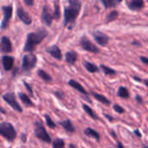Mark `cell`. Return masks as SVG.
<instances>
[{
    "instance_id": "cell-16",
    "label": "cell",
    "mask_w": 148,
    "mask_h": 148,
    "mask_svg": "<svg viewBox=\"0 0 148 148\" xmlns=\"http://www.w3.org/2000/svg\"><path fill=\"white\" fill-rule=\"evenodd\" d=\"M69 85L70 87H72L73 88L76 89L78 92H80V93H82V94H83V95H88V92L85 90V88H84L78 82H76V81H75V80H70V81L69 82Z\"/></svg>"
},
{
    "instance_id": "cell-6",
    "label": "cell",
    "mask_w": 148,
    "mask_h": 148,
    "mask_svg": "<svg viewBox=\"0 0 148 148\" xmlns=\"http://www.w3.org/2000/svg\"><path fill=\"white\" fill-rule=\"evenodd\" d=\"M3 99L5 102H7L14 110H16V112L18 113H22L23 112V108H21L20 104H18L16 99V96H15V94L12 93V92H10V93H6L3 95Z\"/></svg>"
},
{
    "instance_id": "cell-21",
    "label": "cell",
    "mask_w": 148,
    "mask_h": 148,
    "mask_svg": "<svg viewBox=\"0 0 148 148\" xmlns=\"http://www.w3.org/2000/svg\"><path fill=\"white\" fill-rule=\"evenodd\" d=\"M92 95H93V96H94L95 99H96L98 101L101 102L102 104L107 105V106H109L111 104L110 101L108 99H107V97H105L104 95H100V94H97V93H92Z\"/></svg>"
},
{
    "instance_id": "cell-14",
    "label": "cell",
    "mask_w": 148,
    "mask_h": 148,
    "mask_svg": "<svg viewBox=\"0 0 148 148\" xmlns=\"http://www.w3.org/2000/svg\"><path fill=\"white\" fill-rule=\"evenodd\" d=\"M2 62L4 70L10 71L13 68V63H14V58L9 56H3L2 58Z\"/></svg>"
},
{
    "instance_id": "cell-44",
    "label": "cell",
    "mask_w": 148,
    "mask_h": 148,
    "mask_svg": "<svg viewBox=\"0 0 148 148\" xmlns=\"http://www.w3.org/2000/svg\"><path fill=\"white\" fill-rule=\"evenodd\" d=\"M144 82H145V85H146V86L148 88V79L145 80V81H144Z\"/></svg>"
},
{
    "instance_id": "cell-48",
    "label": "cell",
    "mask_w": 148,
    "mask_h": 148,
    "mask_svg": "<svg viewBox=\"0 0 148 148\" xmlns=\"http://www.w3.org/2000/svg\"><path fill=\"white\" fill-rule=\"evenodd\" d=\"M147 2H148V1H147Z\"/></svg>"
},
{
    "instance_id": "cell-33",
    "label": "cell",
    "mask_w": 148,
    "mask_h": 148,
    "mask_svg": "<svg viewBox=\"0 0 148 148\" xmlns=\"http://www.w3.org/2000/svg\"><path fill=\"white\" fill-rule=\"evenodd\" d=\"M55 95L57 97V98H59V99H62L63 98V93L61 91V90H56V92H55Z\"/></svg>"
},
{
    "instance_id": "cell-4",
    "label": "cell",
    "mask_w": 148,
    "mask_h": 148,
    "mask_svg": "<svg viewBox=\"0 0 148 148\" xmlns=\"http://www.w3.org/2000/svg\"><path fill=\"white\" fill-rule=\"evenodd\" d=\"M34 130H35V135L37 139H39L40 140H42L45 143L51 142V138L49 135V134L47 133L42 121H36L34 122Z\"/></svg>"
},
{
    "instance_id": "cell-46",
    "label": "cell",
    "mask_w": 148,
    "mask_h": 148,
    "mask_svg": "<svg viewBox=\"0 0 148 148\" xmlns=\"http://www.w3.org/2000/svg\"><path fill=\"white\" fill-rule=\"evenodd\" d=\"M69 148H76V147H75V145L70 144V145H69Z\"/></svg>"
},
{
    "instance_id": "cell-19",
    "label": "cell",
    "mask_w": 148,
    "mask_h": 148,
    "mask_svg": "<svg viewBox=\"0 0 148 148\" xmlns=\"http://www.w3.org/2000/svg\"><path fill=\"white\" fill-rule=\"evenodd\" d=\"M18 95H19V98H20L21 101L25 106H27V107H34V104H33L32 101L29 99V97L26 94H24V93H19Z\"/></svg>"
},
{
    "instance_id": "cell-42",
    "label": "cell",
    "mask_w": 148,
    "mask_h": 148,
    "mask_svg": "<svg viewBox=\"0 0 148 148\" xmlns=\"http://www.w3.org/2000/svg\"><path fill=\"white\" fill-rule=\"evenodd\" d=\"M133 78H134V80L138 81V82H141V79H140V78H139V77H137V76H134Z\"/></svg>"
},
{
    "instance_id": "cell-47",
    "label": "cell",
    "mask_w": 148,
    "mask_h": 148,
    "mask_svg": "<svg viewBox=\"0 0 148 148\" xmlns=\"http://www.w3.org/2000/svg\"><path fill=\"white\" fill-rule=\"evenodd\" d=\"M142 148H148V147L147 146H143V147Z\"/></svg>"
},
{
    "instance_id": "cell-3",
    "label": "cell",
    "mask_w": 148,
    "mask_h": 148,
    "mask_svg": "<svg viewBox=\"0 0 148 148\" xmlns=\"http://www.w3.org/2000/svg\"><path fill=\"white\" fill-rule=\"evenodd\" d=\"M0 135L8 141H13L16 137V132L14 127L9 122L0 123Z\"/></svg>"
},
{
    "instance_id": "cell-24",
    "label": "cell",
    "mask_w": 148,
    "mask_h": 148,
    "mask_svg": "<svg viewBox=\"0 0 148 148\" xmlns=\"http://www.w3.org/2000/svg\"><path fill=\"white\" fill-rule=\"evenodd\" d=\"M82 108H83V109H84V111L86 112V114L89 116V117H91L93 120H98V116H97V114L95 113V111L90 108V107H88V105H86V104H83L82 105Z\"/></svg>"
},
{
    "instance_id": "cell-10",
    "label": "cell",
    "mask_w": 148,
    "mask_h": 148,
    "mask_svg": "<svg viewBox=\"0 0 148 148\" xmlns=\"http://www.w3.org/2000/svg\"><path fill=\"white\" fill-rule=\"evenodd\" d=\"M93 37L95 40V42L100 44L101 46H107L109 42V37L108 35H106L105 33L101 32V31H95L93 32Z\"/></svg>"
},
{
    "instance_id": "cell-35",
    "label": "cell",
    "mask_w": 148,
    "mask_h": 148,
    "mask_svg": "<svg viewBox=\"0 0 148 148\" xmlns=\"http://www.w3.org/2000/svg\"><path fill=\"white\" fill-rule=\"evenodd\" d=\"M140 60L143 62V63H145L146 65H148V58L147 57H145V56H140Z\"/></svg>"
},
{
    "instance_id": "cell-39",
    "label": "cell",
    "mask_w": 148,
    "mask_h": 148,
    "mask_svg": "<svg viewBox=\"0 0 148 148\" xmlns=\"http://www.w3.org/2000/svg\"><path fill=\"white\" fill-rule=\"evenodd\" d=\"M104 116H105V117H107V118H108V120H109L110 121H114V118H113L112 116H110V115H108V114H104Z\"/></svg>"
},
{
    "instance_id": "cell-27",
    "label": "cell",
    "mask_w": 148,
    "mask_h": 148,
    "mask_svg": "<svg viewBox=\"0 0 148 148\" xmlns=\"http://www.w3.org/2000/svg\"><path fill=\"white\" fill-rule=\"evenodd\" d=\"M119 16V12L117 10H113L111 11L107 16H106V23H110L113 22L114 20H115Z\"/></svg>"
},
{
    "instance_id": "cell-17",
    "label": "cell",
    "mask_w": 148,
    "mask_h": 148,
    "mask_svg": "<svg viewBox=\"0 0 148 148\" xmlns=\"http://www.w3.org/2000/svg\"><path fill=\"white\" fill-rule=\"evenodd\" d=\"M77 53L75 52V51H69L66 53V56H65V59H66V62L69 63V64H74L76 60H77Z\"/></svg>"
},
{
    "instance_id": "cell-36",
    "label": "cell",
    "mask_w": 148,
    "mask_h": 148,
    "mask_svg": "<svg viewBox=\"0 0 148 148\" xmlns=\"http://www.w3.org/2000/svg\"><path fill=\"white\" fill-rule=\"evenodd\" d=\"M23 2H24V3H25L26 5H28V6H32V5L34 4V1H33V0H24Z\"/></svg>"
},
{
    "instance_id": "cell-43",
    "label": "cell",
    "mask_w": 148,
    "mask_h": 148,
    "mask_svg": "<svg viewBox=\"0 0 148 148\" xmlns=\"http://www.w3.org/2000/svg\"><path fill=\"white\" fill-rule=\"evenodd\" d=\"M111 134H112V136H114V138H116V134H115V133L114 131H111Z\"/></svg>"
},
{
    "instance_id": "cell-28",
    "label": "cell",
    "mask_w": 148,
    "mask_h": 148,
    "mask_svg": "<svg viewBox=\"0 0 148 148\" xmlns=\"http://www.w3.org/2000/svg\"><path fill=\"white\" fill-rule=\"evenodd\" d=\"M101 69H102V71L104 72L105 75H116V71L108 66H105V65H101Z\"/></svg>"
},
{
    "instance_id": "cell-1",
    "label": "cell",
    "mask_w": 148,
    "mask_h": 148,
    "mask_svg": "<svg viewBox=\"0 0 148 148\" xmlns=\"http://www.w3.org/2000/svg\"><path fill=\"white\" fill-rule=\"evenodd\" d=\"M48 34H49L48 31L43 28H41L35 32L29 33L27 36L23 51H25V52L34 51L36 49V47L43 41V39L48 36Z\"/></svg>"
},
{
    "instance_id": "cell-31",
    "label": "cell",
    "mask_w": 148,
    "mask_h": 148,
    "mask_svg": "<svg viewBox=\"0 0 148 148\" xmlns=\"http://www.w3.org/2000/svg\"><path fill=\"white\" fill-rule=\"evenodd\" d=\"M45 121H46V124H47V126L49 127V128H55L56 127V123L51 120V118L49 116V115H45Z\"/></svg>"
},
{
    "instance_id": "cell-29",
    "label": "cell",
    "mask_w": 148,
    "mask_h": 148,
    "mask_svg": "<svg viewBox=\"0 0 148 148\" xmlns=\"http://www.w3.org/2000/svg\"><path fill=\"white\" fill-rule=\"evenodd\" d=\"M65 146L64 140L62 139H56L53 141V148H63Z\"/></svg>"
},
{
    "instance_id": "cell-2",
    "label": "cell",
    "mask_w": 148,
    "mask_h": 148,
    "mask_svg": "<svg viewBox=\"0 0 148 148\" xmlns=\"http://www.w3.org/2000/svg\"><path fill=\"white\" fill-rule=\"evenodd\" d=\"M82 3L77 0H69V6L64 8V26L75 23L81 10Z\"/></svg>"
},
{
    "instance_id": "cell-34",
    "label": "cell",
    "mask_w": 148,
    "mask_h": 148,
    "mask_svg": "<svg viewBox=\"0 0 148 148\" xmlns=\"http://www.w3.org/2000/svg\"><path fill=\"white\" fill-rule=\"evenodd\" d=\"M23 84H24V86H25V88H27V90H28V92L29 93V95H33V92H32V88H30V86L26 82H23Z\"/></svg>"
},
{
    "instance_id": "cell-25",
    "label": "cell",
    "mask_w": 148,
    "mask_h": 148,
    "mask_svg": "<svg viewBox=\"0 0 148 148\" xmlns=\"http://www.w3.org/2000/svg\"><path fill=\"white\" fill-rule=\"evenodd\" d=\"M121 0H101V3L104 4L105 8H112L115 7L119 3H121Z\"/></svg>"
},
{
    "instance_id": "cell-20",
    "label": "cell",
    "mask_w": 148,
    "mask_h": 148,
    "mask_svg": "<svg viewBox=\"0 0 148 148\" xmlns=\"http://www.w3.org/2000/svg\"><path fill=\"white\" fill-rule=\"evenodd\" d=\"M84 134L88 136V137H92L94 139H95L97 141L100 140V134H98V132H96L95 130H94L93 128H90V127H88L84 130Z\"/></svg>"
},
{
    "instance_id": "cell-26",
    "label": "cell",
    "mask_w": 148,
    "mask_h": 148,
    "mask_svg": "<svg viewBox=\"0 0 148 148\" xmlns=\"http://www.w3.org/2000/svg\"><path fill=\"white\" fill-rule=\"evenodd\" d=\"M117 95L119 97H121V98H129V92H128V89L126 88V87H121L119 88L118 89V92H117Z\"/></svg>"
},
{
    "instance_id": "cell-23",
    "label": "cell",
    "mask_w": 148,
    "mask_h": 148,
    "mask_svg": "<svg viewBox=\"0 0 148 148\" xmlns=\"http://www.w3.org/2000/svg\"><path fill=\"white\" fill-rule=\"evenodd\" d=\"M37 75H38V76H39L42 81H44L45 82H49L52 81L51 76H50L47 72H45V71L42 70V69H38V70H37Z\"/></svg>"
},
{
    "instance_id": "cell-11",
    "label": "cell",
    "mask_w": 148,
    "mask_h": 148,
    "mask_svg": "<svg viewBox=\"0 0 148 148\" xmlns=\"http://www.w3.org/2000/svg\"><path fill=\"white\" fill-rule=\"evenodd\" d=\"M16 14H17V16L19 17V19H20L23 23H25V24H27V25L31 24V23H32V18H31V16L29 15V13H28L27 11H25V10L23 9V7H22L21 5L17 7V9H16Z\"/></svg>"
},
{
    "instance_id": "cell-15",
    "label": "cell",
    "mask_w": 148,
    "mask_h": 148,
    "mask_svg": "<svg viewBox=\"0 0 148 148\" xmlns=\"http://www.w3.org/2000/svg\"><path fill=\"white\" fill-rule=\"evenodd\" d=\"M128 8L131 10H140L144 7V1L142 0H132L127 3Z\"/></svg>"
},
{
    "instance_id": "cell-12",
    "label": "cell",
    "mask_w": 148,
    "mask_h": 148,
    "mask_svg": "<svg viewBox=\"0 0 148 148\" xmlns=\"http://www.w3.org/2000/svg\"><path fill=\"white\" fill-rule=\"evenodd\" d=\"M0 48L3 53H10L12 51V44L7 36H3L0 41Z\"/></svg>"
},
{
    "instance_id": "cell-9",
    "label": "cell",
    "mask_w": 148,
    "mask_h": 148,
    "mask_svg": "<svg viewBox=\"0 0 148 148\" xmlns=\"http://www.w3.org/2000/svg\"><path fill=\"white\" fill-rule=\"evenodd\" d=\"M53 18H54L53 14H51L49 6L44 5V6L42 7V14H41V19H42V21L47 26H50V25L52 24Z\"/></svg>"
},
{
    "instance_id": "cell-30",
    "label": "cell",
    "mask_w": 148,
    "mask_h": 148,
    "mask_svg": "<svg viewBox=\"0 0 148 148\" xmlns=\"http://www.w3.org/2000/svg\"><path fill=\"white\" fill-rule=\"evenodd\" d=\"M53 16L55 19H59L61 16V11H60V6L59 4L56 3L55 4V10H54V13H53Z\"/></svg>"
},
{
    "instance_id": "cell-18",
    "label": "cell",
    "mask_w": 148,
    "mask_h": 148,
    "mask_svg": "<svg viewBox=\"0 0 148 148\" xmlns=\"http://www.w3.org/2000/svg\"><path fill=\"white\" fill-rule=\"evenodd\" d=\"M60 125L69 133H74L75 131V127L73 126L72 122L69 121V120H66V121H61L60 122Z\"/></svg>"
},
{
    "instance_id": "cell-32",
    "label": "cell",
    "mask_w": 148,
    "mask_h": 148,
    "mask_svg": "<svg viewBox=\"0 0 148 148\" xmlns=\"http://www.w3.org/2000/svg\"><path fill=\"white\" fill-rule=\"evenodd\" d=\"M113 108H114V110L115 112H117L118 114H123V113L125 112V109H124L122 107H121L120 105H118V104H114V107H113Z\"/></svg>"
},
{
    "instance_id": "cell-37",
    "label": "cell",
    "mask_w": 148,
    "mask_h": 148,
    "mask_svg": "<svg viewBox=\"0 0 148 148\" xmlns=\"http://www.w3.org/2000/svg\"><path fill=\"white\" fill-rule=\"evenodd\" d=\"M135 100H136V101H137L139 104H141V103L143 102V100H142V98H141L140 95H136V97H135Z\"/></svg>"
},
{
    "instance_id": "cell-45",
    "label": "cell",
    "mask_w": 148,
    "mask_h": 148,
    "mask_svg": "<svg viewBox=\"0 0 148 148\" xmlns=\"http://www.w3.org/2000/svg\"><path fill=\"white\" fill-rule=\"evenodd\" d=\"M22 138H23V139H22V140H23V142H25V135H24V134H23V135H22Z\"/></svg>"
},
{
    "instance_id": "cell-40",
    "label": "cell",
    "mask_w": 148,
    "mask_h": 148,
    "mask_svg": "<svg viewBox=\"0 0 148 148\" xmlns=\"http://www.w3.org/2000/svg\"><path fill=\"white\" fill-rule=\"evenodd\" d=\"M117 148H124V147H123V145H122L121 142H118V143H117Z\"/></svg>"
},
{
    "instance_id": "cell-7",
    "label": "cell",
    "mask_w": 148,
    "mask_h": 148,
    "mask_svg": "<svg viewBox=\"0 0 148 148\" xmlns=\"http://www.w3.org/2000/svg\"><path fill=\"white\" fill-rule=\"evenodd\" d=\"M12 10H13V7L11 4L4 5L2 7V10L3 13V21H2L1 26H0L2 29H5L9 26L10 20L12 16Z\"/></svg>"
},
{
    "instance_id": "cell-38",
    "label": "cell",
    "mask_w": 148,
    "mask_h": 148,
    "mask_svg": "<svg viewBox=\"0 0 148 148\" xmlns=\"http://www.w3.org/2000/svg\"><path fill=\"white\" fill-rule=\"evenodd\" d=\"M134 134H135L138 138H141V134L140 133L139 129H135V130H134Z\"/></svg>"
},
{
    "instance_id": "cell-41",
    "label": "cell",
    "mask_w": 148,
    "mask_h": 148,
    "mask_svg": "<svg viewBox=\"0 0 148 148\" xmlns=\"http://www.w3.org/2000/svg\"><path fill=\"white\" fill-rule=\"evenodd\" d=\"M132 44H133V45H139V46L140 45V42H138L137 41H134V42H132Z\"/></svg>"
},
{
    "instance_id": "cell-5",
    "label": "cell",
    "mask_w": 148,
    "mask_h": 148,
    "mask_svg": "<svg viewBox=\"0 0 148 148\" xmlns=\"http://www.w3.org/2000/svg\"><path fill=\"white\" fill-rule=\"evenodd\" d=\"M36 56L33 54L25 55L22 61V70L23 71H29L31 70L36 64Z\"/></svg>"
},
{
    "instance_id": "cell-22",
    "label": "cell",
    "mask_w": 148,
    "mask_h": 148,
    "mask_svg": "<svg viewBox=\"0 0 148 148\" xmlns=\"http://www.w3.org/2000/svg\"><path fill=\"white\" fill-rule=\"evenodd\" d=\"M83 66H84L85 69H86L88 72H90V73H95V72H98V71H99L98 67H97L95 64H93V63H91V62H89L85 61V62H83Z\"/></svg>"
},
{
    "instance_id": "cell-13",
    "label": "cell",
    "mask_w": 148,
    "mask_h": 148,
    "mask_svg": "<svg viewBox=\"0 0 148 148\" xmlns=\"http://www.w3.org/2000/svg\"><path fill=\"white\" fill-rule=\"evenodd\" d=\"M46 52H48L49 55H51L54 58H56L57 60H61L62 57V51L59 49V47L56 46V45H53V46L48 47L46 49Z\"/></svg>"
},
{
    "instance_id": "cell-8",
    "label": "cell",
    "mask_w": 148,
    "mask_h": 148,
    "mask_svg": "<svg viewBox=\"0 0 148 148\" xmlns=\"http://www.w3.org/2000/svg\"><path fill=\"white\" fill-rule=\"evenodd\" d=\"M80 46L86 51L91 52V53H99L100 49L86 36H82L80 40Z\"/></svg>"
}]
</instances>
